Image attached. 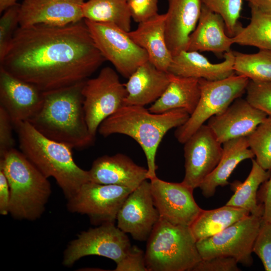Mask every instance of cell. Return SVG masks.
Listing matches in <instances>:
<instances>
[{
    "instance_id": "obj_44",
    "label": "cell",
    "mask_w": 271,
    "mask_h": 271,
    "mask_svg": "<svg viewBox=\"0 0 271 271\" xmlns=\"http://www.w3.org/2000/svg\"><path fill=\"white\" fill-rule=\"evenodd\" d=\"M18 0H0V13L5 11L10 7L17 4Z\"/></svg>"
},
{
    "instance_id": "obj_10",
    "label": "cell",
    "mask_w": 271,
    "mask_h": 271,
    "mask_svg": "<svg viewBox=\"0 0 271 271\" xmlns=\"http://www.w3.org/2000/svg\"><path fill=\"white\" fill-rule=\"evenodd\" d=\"M93 40L106 61L122 76L128 78L149 60L147 52L125 32L114 25L84 19Z\"/></svg>"
},
{
    "instance_id": "obj_36",
    "label": "cell",
    "mask_w": 271,
    "mask_h": 271,
    "mask_svg": "<svg viewBox=\"0 0 271 271\" xmlns=\"http://www.w3.org/2000/svg\"><path fill=\"white\" fill-rule=\"evenodd\" d=\"M253 252L261 261L264 270L271 271V221H264L262 219L254 243Z\"/></svg>"
},
{
    "instance_id": "obj_23",
    "label": "cell",
    "mask_w": 271,
    "mask_h": 271,
    "mask_svg": "<svg viewBox=\"0 0 271 271\" xmlns=\"http://www.w3.org/2000/svg\"><path fill=\"white\" fill-rule=\"evenodd\" d=\"M234 44L227 33L222 17L202 4L200 16L189 36L187 50L223 54Z\"/></svg>"
},
{
    "instance_id": "obj_20",
    "label": "cell",
    "mask_w": 271,
    "mask_h": 271,
    "mask_svg": "<svg viewBox=\"0 0 271 271\" xmlns=\"http://www.w3.org/2000/svg\"><path fill=\"white\" fill-rule=\"evenodd\" d=\"M90 181L120 185L134 190L149 180L147 169L122 154L104 155L94 161L88 171Z\"/></svg>"
},
{
    "instance_id": "obj_41",
    "label": "cell",
    "mask_w": 271,
    "mask_h": 271,
    "mask_svg": "<svg viewBox=\"0 0 271 271\" xmlns=\"http://www.w3.org/2000/svg\"><path fill=\"white\" fill-rule=\"evenodd\" d=\"M257 200L263 207L262 219L264 221H271V176L259 187Z\"/></svg>"
},
{
    "instance_id": "obj_16",
    "label": "cell",
    "mask_w": 271,
    "mask_h": 271,
    "mask_svg": "<svg viewBox=\"0 0 271 271\" xmlns=\"http://www.w3.org/2000/svg\"><path fill=\"white\" fill-rule=\"evenodd\" d=\"M44 94L35 85L20 79L0 67V106L14 126L29 121L40 109Z\"/></svg>"
},
{
    "instance_id": "obj_34",
    "label": "cell",
    "mask_w": 271,
    "mask_h": 271,
    "mask_svg": "<svg viewBox=\"0 0 271 271\" xmlns=\"http://www.w3.org/2000/svg\"><path fill=\"white\" fill-rule=\"evenodd\" d=\"M20 4L10 7L4 11L0 19V60L4 56L13 39L16 29L19 26Z\"/></svg>"
},
{
    "instance_id": "obj_12",
    "label": "cell",
    "mask_w": 271,
    "mask_h": 271,
    "mask_svg": "<svg viewBox=\"0 0 271 271\" xmlns=\"http://www.w3.org/2000/svg\"><path fill=\"white\" fill-rule=\"evenodd\" d=\"M131 247L126 233L115 223H104L82 232L71 241L64 252L62 264L70 267L80 258L91 255L107 257L117 263Z\"/></svg>"
},
{
    "instance_id": "obj_6",
    "label": "cell",
    "mask_w": 271,
    "mask_h": 271,
    "mask_svg": "<svg viewBox=\"0 0 271 271\" xmlns=\"http://www.w3.org/2000/svg\"><path fill=\"white\" fill-rule=\"evenodd\" d=\"M145 257L148 271H189L201 259L190 226L159 218L150 235Z\"/></svg>"
},
{
    "instance_id": "obj_35",
    "label": "cell",
    "mask_w": 271,
    "mask_h": 271,
    "mask_svg": "<svg viewBox=\"0 0 271 271\" xmlns=\"http://www.w3.org/2000/svg\"><path fill=\"white\" fill-rule=\"evenodd\" d=\"M247 101L271 116V81H249L246 89Z\"/></svg>"
},
{
    "instance_id": "obj_11",
    "label": "cell",
    "mask_w": 271,
    "mask_h": 271,
    "mask_svg": "<svg viewBox=\"0 0 271 271\" xmlns=\"http://www.w3.org/2000/svg\"><path fill=\"white\" fill-rule=\"evenodd\" d=\"M133 190L122 186L89 181L67 199V207L71 213L87 215L96 225L115 223L120 208Z\"/></svg>"
},
{
    "instance_id": "obj_9",
    "label": "cell",
    "mask_w": 271,
    "mask_h": 271,
    "mask_svg": "<svg viewBox=\"0 0 271 271\" xmlns=\"http://www.w3.org/2000/svg\"><path fill=\"white\" fill-rule=\"evenodd\" d=\"M261 221L262 217L250 214L217 234L197 241L202 259L229 256L243 266H251L253 247Z\"/></svg>"
},
{
    "instance_id": "obj_13",
    "label": "cell",
    "mask_w": 271,
    "mask_h": 271,
    "mask_svg": "<svg viewBox=\"0 0 271 271\" xmlns=\"http://www.w3.org/2000/svg\"><path fill=\"white\" fill-rule=\"evenodd\" d=\"M183 144L185 173L182 182L194 190L215 168L223 148L210 127L204 124Z\"/></svg>"
},
{
    "instance_id": "obj_38",
    "label": "cell",
    "mask_w": 271,
    "mask_h": 271,
    "mask_svg": "<svg viewBox=\"0 0 271 271\" xmlns=\"http://www.w3.org/2000/svg\"><path fill=\"white\" fill-rule=\"evenodd\" d=\"M131 18L137 23H141L158 13V0H126Z\"/></svg>"
},
{
    "instance_id": "obj_18",
    "label": "cell",
    "mask_w": 271,
    "mask_h": 271,
    "mask_svg": "<svg viewBox=\"0 0 271 271\" xmlns=\"http://www.w3.org/2000/svg\"><path fill=\"white\" fill-rule=\"evenodd\" d=\"M267 116L246 99L239 97L222 113L210 117L207 124L222 144L233 139L247 137Z\"/></svg>"
},
{
    "instance_id": "obj_19",
    "label": "cell",
    "mask_w": 271,
    "mask_h": 271,
    "mask_svg": "<svg viewBox=\"0 0 271 271\" xmlns=\"http://www.w3.org/2000/svg\"><path fill=\"white\" fill-rule=\"evenodd\" d=\"M165 18L166 42L174 56L187 50L189 38L198 23L201 0H168Z\"/></svg>"
},
{
    "instance_id": "obj_8",
    "label": "cell",
    "mask_w": 271,
    "mask_h": 271,
    "mask_svg": "<svg viewBox=\"0 0 271 271\" xmlns=\"http://www.w3.org/2000/svg\"><path fill=\"white\" fill-rule=\"evenodd\" d=\"M83 108L89 131L95 138L101 123L124 105L127 92L115 70L103 68L83 85Z\"/></svg>"
},
{
    "instance_id": "obj_14",
    "label": "cell",
    "mask_w": 271,
    "mask_h": 271,
    "mask_svg": "<svg viewBox=\"0 0 271 271\" xmlns=\"http://www.w3.org/2000/svg\"><path fill=\"white\" fill-rule=\"evenodd\" d=\"M150 182L160 218L174 225L190 226L202 210L194 198L193 189L182 182H166L157 177Z\"/></svg>"
},
{
    "instance_id": "obj_28",
    "label": "cell",
    "mask_w": 271,
    "mask_h": 271,
    "mask_svg": "<svg viewBox=\"0 0 271 271\" xmlns=\"http://www.w3.org/2000/svg\"><path fill=\"white\" fill-rule=\"evenodd\" d=\"M249 215L246 210L226 204L212 210L202 209L190 228L197 241L217 234Z\"/></svg>"
},
{
    "instance_id": "obj_37",
    "label": "cell",
    "mask_w": 271,
    "mask_h": 271,
    "mask_svg": "<svg viewBox=\"0 0 271 271\" xmlns=\"http://www.w3.org/2000/svg\"><path fill=\"white\" fill-rule=\"evenodd\" d=\"M238 262L229 256H216L201 259L193 267L192 271H239Z\"/></svg>"
},
{
    "instance_id": "obj_2",
    "label": "cell",
    "mask_w": 271,
    "mask_h": 271,
    "mask_svg": "<svg viewBox=\"0 0 271 271\" xmlns=\"http://www.w3.org/2000/svg\"><path fill=\"white\" fill-rule=\"evenodd\" d=\"M85 81L43 92L40 109L28 122L45 137L71 149L90 146L95 138L89 131L83 108Z\"/></svg>"
},
{
    "instance_id": "obj_26",
    "label": "cell",
    "mask_w": 271,
    "mask_h": 271,
    "mask_svg": "<svg viewBox=\"0 0 271 271\" xmlns=\"http://www.w3.org/2000/svg\"><path fill=\"white\" fill-rule=\"evenodd\" d=\"M200 93L199 79L171 74L167 87L148 109L153 113H161L182 108L191 115L198 103Z\"/></svg>"
},
{
    "instance_id": "obj_31",
    "label": "cell",
    "mask_w": 271,
    "mask_h": 271,
    "mask_svg": "<svg viewBox=\"0 0 271 271\" xmlns=\"http://www.w3.org/2000/svg\"><path fill=\"white\" fill-rule=\"evenodd\" d=\"M233 53V69L236 74L253 81H271V50H259L253 54Z\"/></svg>"
},
{
    "instance_id": "obj_7",
    "label": "cell",
    "mask_w": 271,
    "mask_h": 271,
    "mask_svg": "<svg viewBox=\"0 0 271 271\" xmlns=\"http://www.w3.org/2000/svg\"><path fill=\"white\" fill-rule=\"evenodd\" d=\"M249 81L236 74L218 80L199 79L201 93L198 103L186 122L177 127L175 136L178 141L184 144L205 121L224 111L246 91Z\"/></svg>"
},
{
    "instance_id": "obj_17",
    "label": "cell",
    "mask_w": 271,
    "mask_h": 271,
    "mask_svg": "<svg viewBox=\"0 0 271 271\" xmlns=\"http://www.w3.org/2000/svg\"><path fill=\"white\" fill-rule=\"evenodd\" d=\"M84 0H24L20 6L19 26L62 27L83 19Z\"/></svg>"
},
{
    "instance_id": "obj_3",
    "label": "cell",
    "mask_w": 271,
    "mask_h": 271,
    "mask_svg": "<svg viewBox=\"0 0 271 271\" xmlns=\"http://www.w3.org/2000/svg\"><path fill=\"white\" fill-rule=\"evenodd\" d=\"M189 116L182 108L156 113L145 106L124 105L104 119L98 131L105 137L118 133L135 140L145 153L150 180L157 177L156 157L163 137L171 129L183 124Z\"/></svg>"
},
{
    "instance_id": "obj_5",
    "label": "cell",
    "mask_w": 271,
    "mask_h": 271,
    "mask_svg": "<svg viewBox=\"0 0 271 271\" xmlns=\"http://www.w3.org/2000/svg\"><path fill=\"white\" fill-rule=\"evenodd\" d=\"M0 169L10 186L9 213L20 220L40 217L52 192L48 178L15 148L0 158Z\"/></svg>"
},
{
    "instance_id": "obj_4",
    "label": "cell",
    "mask_w": 271,
    "mask_h": 271,
    "mask_svg": "<svg viewBox=\"0 0 271 271\" xmlns=\"http://www.w3.org/2000/svg\"><path fill=\"white\" fill-rule=\"evenodd\" d=\"M21 151L47 178H54L67 199L90 181L88 171L75 162L71 148L39 132L28 122L14 125Z\"/></svg>"
},
{
    "instance_id": "obj_15",
    "label": "cell",
    "mask_w": 271,
    "mask_h": 271,
    "mask_svg": "<svg viewBox=\"0 0 271 271\" xmlns=\"http://www.w3.org/2000/svg\"><path fill=\"white\" fill-rule=\"evenodd\" d=\"M159 218L151 182L146 180L123 202L117 215V226L134 239L144 241L148 240Z\"/></svg>"
},
{
    "instance_id": "obj_21",
    "label": "cell",
    "mask_w": 271,
    "mask_h": 271,
    "mask_svg": "<svg viewBox=\"0 0 271 271\" xmlns=\"http://www.w3.org/2000/svg\"><path fill=\"white\" fill-rule=\"evenodd\" d=\"M223 56L222 62L212 63L198 51H183L173 56L167 71L182 77L210 81L223 79L235 74L233 51L224 53Z\"/></svg>"
},
{
    "instance_id": "obj_29",
    "label": "cell",
    "mask_w": 271,
    "mask_h": 271,
    "mask_svg": "<svg viewBox=\"0 0 271 271\" xmlns=\"http://www.w3.org/2000/svg\"><path fill=\"white\" fill-rule=\"evenodd\" d=\"M84 19L115 25L130 31V12L126 0H88L82 8Z\"/></svg>"
},
{
    "instance_id": "obj_25",
    "label": "cell",
    "mask_w": 271,
    "mask_h": 271,
    "mask_svg": "<svg viewBox=\"0 0 271 271\" xmlns=\"http://www.w3.org/2000/svg\"><path fill=\"white\" fill-rule=\"evenodd\" d=\"M222 155L218 164L199 187L206 198L212 197L218 187L229 184L231 174L240 162L254 157L249 148L246 137L225 142L222 144Z\"/></svg>"
},
{
    "instance_id": "obj_30",
    "label": "cell",
    "mask_w": 271,
    "mask_h": 271,
    "mask_svg": "<svg viewBox=\"0 0 271 271\" xmlns=\"http://www.w3.org/2000/svg\"><path fill=\"white\" fill-rule=\"evenodd\" d=\"M248 25H240L232 37L233 44L271 50V15L251 7Z\"/></svg>"
},
{
    "instance_id": "obj_33",
    "label": "cell",
    "mask_w": 271,
    "mask_h": 271,
    "mask_svg": "<svg viewBox=\"0 0 271 271\" xmlns=\"http://www.w3.org/2000/svg\"><path fill=\"white\" fill-rule=\"evenodd\" d=\"M202 4L223 19L227 35L233 37L241 25L238 20L242 0H201Z\"/></svg>"
},
{
    "instance_id": "obj_22",
    "label": "cell",
    "mask_w": 271,
    "mask_h": 271,
    "mask_svg": "<svg viewBox=\"0 0 271 271\" xmlns=\"http://www.w3.org/2000/svg\"><path fill=\"white\" fill-rule=\"evenodd\" d=\"M171 79L168 71L157 68L149 60L141 65L124 84V105L145 106L155 102L163 93Z\"/></svg>"
},
{
    "instance_id": "obj_24",
    "label": "cell",
    "mask_w": 271,
    "mask_h": 271,
    "mask_svg": "<svg viewBox=\"0 0 271 271\" xmlns=\"http://www.w3.org/2000/svg\"><path fill=\"white\" fill-rule=\"evenodd\" d=\"M165 14L157 15L139 23L128 32L131 39L147 52L149 60L158 69L167 71L173 56L165 38Z\"/></svg>"
},
{
    "instance_id": "obj_1",
    "label": "cell",
    "mask_w": 271,
    "mask_h": 271,
    "mask_svg": "<svg viewBox=\"0 0 271 271\" xmlns=\"http://www.w3.org/2000/svg\"><path fill=\"white\" fill-rule=\"evenodd\" d=\"M106 60L84 19L65 26H19L0 67L47 92L85 81Z\"/></svg>"
},
{
    "instance_id": "obj_27",
    "label": "cell",
    "mask_w": 271,
    "mask_h": 271,
    "mask_svg": "<svg viewBox=\"0 0 271 271\" xmlns=\"http://www.w3.org/2000/svg\"><path fill=\"white\" fill-rule=\"evenodd\" d=\"M252 167L243 182L235 181L231 184L234 194L226 205L247 210L250 214L262 217L263 207L257 200L260 185L271 176V170L263 169L255 160L251 159Z\"/></svg>"
},
{
    "instance_id": "obj_39",
    "label": "cell",
    "mask_w": 271,
    "mask_h": 271,
    "mask_svg": "<svg viewBox=\"0 0 271 271\" xmlns=\"http://www.w3.org/2000/svg\"><path fill=\"white\" fill-rule=\"evenodd\" d=\"M13 123L6 111L0 106V158L15 148L13 136Z\"/></svg>"
},
{
    "instance_id": "obj_40",
    "label": "cell",
    "mask_w": 271,
    "mask_h": 271,
    "mask_svg": "<svg viewBox=\"0 0 271 271\" xmlns=\"http://www.w3.org/2000/svg\"><path fill=\"white\" fill-rule=\"evenodd\" d=\"M115 271H148L145 253L137 246H131L125 257L116 263Z\"/></svg>"
},
{
    "instance_id": "obj_42",
    "label": "cell",
    "mask_w": 271,
    "mask_h": 271,
    "mask_svg": "<svg viewBox=\"0 0 271 271\" xmlns=\"http://www.w3.org/2000/svg\"><path fill=\"white\" fill-rule=\"evenodd\" d=\"M10 189L8 179L3 170L0 169V214L9 213Z\"/></svg>"
},
{
    "instance_id": "obj_32",
    "label": "cell",
    "mask_w": 271,
    "mask_h": 271,
    "mask_svg": "<svg viewBox=\"0 0 271 271\" xmlns=\"http://www.w3.org/2000/svg\"><path fill=\"white\" fill-rule=\"evenodd\" d=\"M247 138L258 164L271 170V116H267Z\"/></svg>"
},
{
    "instance_id": "obj_43",
    "label": "cell",
    "mask_w": 271,
    "mask_h": 271,
    "mask_svg": "<svg viewBox=\"0 0 271 271\" xmlns=\"http://www.w3.org/2000/svg\"><path fill=\"white\" fill-rule=\"evenodd\" d=\"M249 7H253L271 15V0H245Z\"/></svg>"
}]
</instances>
